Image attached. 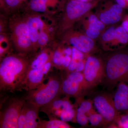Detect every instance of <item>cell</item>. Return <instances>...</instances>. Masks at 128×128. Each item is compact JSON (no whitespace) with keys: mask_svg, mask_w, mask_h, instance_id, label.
Returning <instances> with one entry per match:
<instances>
[{"mask_svg":"<svg viewBox=\"0 0 128 128\" xmlns=\"http://www.w3.org/2000/svg\"><path fill=\"white\" fill-rule=\"evenodd\" d=\"M5 0H0V6L2 8H4V6Z\"/></svg>","mask_w":128,"mask_h":128,"instance_id":"4dcf8cb0","label":"cell"},{"mask_svg":"<svg viewBox=\"0 0 128 128\" xmlns=\"http://www.w3.org/2000/svg\"><path fill=\"white\" fill-rule=\"evenodd\" d=\"M30 0H5L4 8L14 9L25 6Z\"/></svg>","mask_w":128,"mask_h":128,"instance_id":"7402d4cb","label":"cell"},{"mask_svg":"<svg viewBox=\"0 0 128 128\" xmlns=\"http://www.w3.org/2000/svg\"><path fill=\"white\" fill-rule=\"evenodd\" d=\"M63 47L58 46L52 50V60L53 66L60 70H63L62 62L64 54L63 52Z\"/></svg>","mask_w":128,"mask_h":128,"instance_id":"44dd1931","label":"cell"},{"mask_svg":"<svg viewBox=\"0 0 128 128\" xmlns=\"http://www.w3.org/2000/svg\"><path fill=\"white\" fill-rule=\"evenodd\" d=\"M25 100L23 96H6L1 102L0 128H18V121Z\"/></svg>","mask_w":128,"mask_h":128,"instance_id":"277c9868","label":"cell"},{"mask_svg":"<svg viewBox=\"0 0 128 128\" xmlns=\"http://www.w3.org/2000/svg\"><path fill=\"white\" fill-rule=\"evenodd\" d=\"M72 126L66 122L59 119H50L48 121L41 120L38 128H71Z\"/></svg>","mask_w":128,"mask_h":128,"instance_id":"ffe728a7","label":"cell"},{"mask_svg":"<svg viewBox=\"0 0 128 128\" xmlns=\"http://www.w3.org/2000/svg\"><path fill=\"white\" fill-rule=\"evenodd\" d=\"M44 82L33 90L28 91L23 96L25 100L41 108L60 97L62 94V74L54 73L48 76Z\"/></svg>","mask_w":128,"mask_h":128,"instance_id":"3957f363","label":"cell"},{"mask_svg":"<svg viewBox=\"0 0 128 128\" xmlns=\"http://www.w3.org/2000/svg\"><path fill=\"white\" fill-rule=\"evenodd\" d=\"M49 30H44L40 32L38 38V45L41 50L45 48L50 38Z\"/></svg>","mask_w":128,"mask_h":128,"instance_id":"603a6c76","label":"cell"},{"mask_svg":"<svg viewBox=\"0 0 128 128\" xmlns=\"http://www.w3.org/2000/svg\"><path fill=\"white\" fill-rule=\"evenodd\" d=\"M92 100L105 122L115 123L120 114L115 107L112 94L106 91L97 92Z\"/></svg>","mask_w":128,"mask_h":128,"instance_id":"52a82bcc","label":"cell"},{"mask_svg":"<svg viewBox=\"0 0 128 128\" xmlns=\"http://www.w3.org/2000/svg\"><path fill=\"white\" fill-rule=\"evenodd\" d=\"M84 54L74 47H72L71 60L68 68L66 70V72H70L75 70L77 64L80 61L84 60Z\"/></svg>","mask_w":128,"mask_h":128,"instance_id":"d6986e66","label":"cell"},{"mask_svg":"<svg viewBox=\"0 0 128 128\" xmlns=\"http://www.w3.org/2000/svg\"><path fill=\"white\" fill-rule=\"evenodd\" d=\"M126 2H127V3L128 4V0H126Z\"/></svg>","mask_w":128,"mask_h":128,"instance_id":"d6a6232c","label":"cell"},{"mask_svg":"<svg viewBox=\"0 0 128 128\" xmlns=\"http://www.w3.org/2000/svg\"><path fill=\"white\" fill-rule=\"evenodd\" d=\"M12 39L20 54L27 55L33 52L26 18H17L10 23Z\"/></svg>","mask_w":128,"mask_h":128,"instance_id":"5b68a950","label":"cell"},{"mask_svg":"<svg viewBox=\"0 0 128 128\" xmlns=\"http://www.w3.org/2000/svg\"><path fill=\"white\" fill-rule=\"evenodd\" d=\"M75 0L81 2H87L93 1L94 0Z\"/></svg>","mask_w":128,"mask_h":128,"instance_id":"1f68e13d","label":"cell"},{"mask_svg":"<svg viewBox=\"0 0 128 128\" xmlns=\"http://www.w3.org/2000/svg\"><path fill=\"white\" fill-rule=\"evenodd\" d=\"M115 1L124 9H128V4L126 0H115Z\"/></svg>","mask_w":128,"mask_h":128,"instance_id":"f546056e","label":"cell"},{"mask_svg":"<svg viewBox=\"0 0 128 128\" xmlns=\"http://www.w3.org/2000/svg\"><path fill=\"white\" fill-rule=\"evenodd\" d=\"M29 35L32 41L33 52L38 48V38L40 32L43 30H49L44 21L38 16L34 15L26 18Z\"/></svg>","mask_w":128,"mask_h":128,"instance_id":"5bb4252c","label":"cell"},{"mask_svg":"<svg viewBox=\"0 0 128 128\" xmlns=\"http://www.w3.org/2000/svg\"><path fill=\"white\" fill-rule=\"evenodd\" d=\"M40 108L25 100L18 121V128H38L41 120Z\"/></svg>","mask_w":128,"mask_h":128,"instance_id":"7c38bea8","label":"cell"},{"mask_svg":"<svg viewBox=\"0 0 128 128\" xmlns=\"http://www.w3.org/2000/svg\"><path fill=\"white\" fill-rule=\"evenodd\" d=\"M115 123L118 128H128V113L120 114Z\"/></svg>","mask_w":128,"mask_h":128,"instance_id":"484cf974","label":"cell"},{"mask_svg":"<svg viewBox=\"0 0 128 128\" xmlns=\"http://www.w3.org/2000/svg\"><path fill=\"white\" fill-rule=\"evenodd\" d=\"M102 3L96 14L105 25H114L122 20L125 9L116 2L108 1Z\"/></svg>","mask_w":128,"mask_h":128,"instance_id":"30bf717a","label":"cell"},{"mask_svg":"<svg viewBox=\"0 0 128 128\" xmlns=\"http://www.w3.org/2000/svg\"><path fill=\"white\" fill-rule=\"evenodd\" d=\"M121 26L128 32V14L125 15L122 20Z\"/></svg>","mask_w":128,"mask_h":128,"instance_id":"f1b7e54d","label":"cell"},{"mask_svg":"<svg viewBox=\"0 0 128 128\" xmlns=\"http://www.w3.org/2000/svg\"><path fill=\"white\" fill-rule=\"evenodd\" d=\"M27 56L9 53L0 59L1 93L4 94L21 90L30 60Z\"/></svg>","mask_w":128,"mask_h":128,"instance_id":"6da1fadb","label":"cell"},{"mask_svg":"<svg viewBox=\"0 0 128 128\" xmlns=\"http://www.w3.org/2000/svg\"><path fill=\"white\" fill-rule=\"evenodd\" d=\"M65 1L66 0H30L25 7L34 12L44 13L48 11L50 8L61 6Z\"/></svg>","mask_w":128,"mask_h":128,"instance_id":"2e32d148","label":"cell"},{"mask_svg":"<svg viewBox=\"0 0 128 128\" xmlns=\"http://www.w3.org/2000/svg\"><path fill=\"white\" fill-rule=\"evenodd\" d=\"M82 73L89 88L102 83L104 76V60L95 56H88Z\"/></svg>","mask_w":128,"mask_h":128,"instance_id":"ba28073f","label":"cell"},{"mask_svg":"<svg viewBox=\"0 0 128 128\" xmlns=\"http://www.w3.org/2000/svg\"><path fill=\"white\" fill-rule=\"evenodd\" d=\"M99 1L94 0L87 2H81L75 0L66 1L64 20L66 24L65 28H67L71 24L82 19Z\"/></svg>","mask_w":128,"mask_h":128,"instance_id":"9c48e42d","label":"cell"},{"mask_svg":"<svg viewBox=\"0 0 128 128\" xmlns=\"http://www.w3.org/2000/svg\"><path fill=\"white\" fill-rule=\"evenodd\" d=\"M89 121L91 125L94 126H98L105 122L102 116L98 113L94 111L89 114Z\"/></svg>","mask_w":128,"mask_h":128,"instance_id":"d4e9b609","label":"cell"},{"mask_svg":"<svg viewBox=\"0 0 128 128\" xmlns=\"http://www.w3.org/2000/svg\"><path fill=\"white\" fill-rule=\"evenodd\" d=\"M66 73L65 76L62 74V94L69 98H75L76 100L82 99L88 89H90L83 73L76 72Z\"/></svg>","mask_w":128,"mask_h":128,"instance_id":"8992f818","label":"cell"},{"mask_svg":"<svg viewBox=\"0 0 128 128\" xmlns=\"http://www.w3.org/2000/svg\"><path fill=\"white\" fill-rule=\"evenodd\" d=\"M86 60H81L78 63L76 66L75 70L74 72H81L83 71L84 68L85 61Z\"/></svg>","mask_w":128,"mask_h":128,"instance_id":"83f0119b","label":"cell"},{"mask_svg":"<svg viewBox=\"0 0 128 128\" xmlns=\"http://www.w3.org/2000/svg\"><path fill=\"white\" fill-rule=\"evenodd\" d=\"M82 28H86L96 29L102 32L105 30V25L96 14L88 12L82 19Z\"/></svg>","mask_w":128,"mask_h":128,"instance_id":"ac0fdd59","label":"cell"},{"mask_svg":"<svg viewBox=\"0 0 128 128\" xmlns=\"http://www.w3.org/2000/svg\"><path fill=\"white\" fill-rule=\"evenodd\" d=\"M118 50L111 54L104 61L102 83L110 90L120 82L128 84V52Z\"/></svg>","mask_w":128,"mask_h":128,"instance_id":"7a4b0ae2","label":"cell"},{"mask_svg":"<svg viewBox=\"0 0 128 128\" xmlns=\"http://www.w3.org/2000/svg\"><path fill=\"white\" fill-rule=\"evenodd\" d=\"M64 41L85 54L93 52L96 49L94 40L86 36L82 32L68 30L64 34Z\"/></svg>","mask_w":128,"mask_h":128,"instance_id":"8fae6325","label":"cell"},{"mask_svg":"<svg viewBox=\"0 0 128 128\" xmlns=\"http://www.w3.org/2000/svg\"><path fill=\"white\" fill-rule=\"evenodd\" d=\"M76 104H79V107L76 108V121L81 126L87 125L89 122V116L93 109V102L91 99L76 100Z\"/></svg>","mask_w":128,"mask_h":128,"instance_id":"e0dca14e","label":"cell"},{"mask_svg":"<svg viewBox=\"0 0 128 128\" xmlns=\"http://www.w3.org/2000/svg\"><path fill=\"white\" fill-rule=\"evenodd\" d=\"M113 95L115 107L120 113H128V84L120 82Z\"/></svg>","mask_w":128,"mask_h":128,"instance_id":"9a60e30c","label":"cell"},{"mask_svg":"<svg viewBox=\"0 0 128 128\" xmlns=\"http://www.w3.org/2000/svg\"><path fill=\"white\" fill-rule=\"evenodd\" d=\"M69 97L57 98L47 105L41 107L40 112L46 114L49 119H59L60 114L65 110L76 107L74 105L70 103Z\"/></svg>","mask_w":128,"mask_h":128,"instance_id":"4fadbf2b","label":"cell"},{"mask_svg":"<svg viewBox=\"0 0 128 128\" xmlns=\"http://www.w3.org/2000/svg\"><path fill=\"white\" fill-rule=\"evenodd\" d=\"M82 29L83 32H82L88 36L93 40L96 39L99 37L102 33L100 31L93 28H86Z\"/></svg>","mask_w":128,"mask_h":128,"instance_id":"4316f807","label":"cell"},{"mask_svg":"<svg viewBox=\"0 0 128 128\" xmlns=\"http://www.w3.org/2000/svg\"><path fill=\"white\" fill-rule=\"evenodd\" d=\"M75 108L64 111L60 114V119L66 122L69 121L76 122V109Z\"/></svg>","mask_w":128,"mask_h":128,"instance_id":"cb8c5ba5","label":"cell"}]
</instances>
